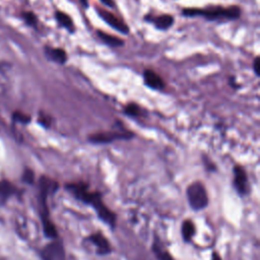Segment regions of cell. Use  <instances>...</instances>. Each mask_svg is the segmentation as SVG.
Here are the masks:
<instances>
[{
    "label": "cell",
    "mask_w": 260,
    "mask_h": 260,
    "mask_svg": "<svg viewBox=\"0 0 260 260\" xmlns=\"http://www.w3.org/2000/svg\"><path fill=\"white\" fill-rule=\"evenodd\" d=\"M80 1L84 7L87 8L89 6V0H80Z\"/></svg>",
    "instance_id": "22"
},
{
    "label": "cell",
    "mask_w": 260,
    "mask_h": 260,
    "mask_svg": "<svg viewBox=\"0 0 260 260\" xmlns=\"http://www.w3.org/2000/svg\"><path fill=\"white\" fill-rule=\"evenodd\" d=\"M55 18H56L57 22L61 25V27H63L64 29H66L70 33H74V31H75L74 23L72 21V18L67 13L58 10V11L55 12Z\"/></svg>",
    "instance_id": "11"
},
{
    "label": "cell",
    "mask_w": 260,
    "mask_h": 260,
    "mask_svg": "<svg viewBox=\"0 0 260 260\" xmlns=\"http://www.w3.org/2000/svg\"><path fill=\"white\" fill-rule=\"evenodd\" d=\"M91 240L94 244L98 247L101 253H109L110 252V245L106 238H104L101 234H95L91 237Z\"/></svg>",
    "instance_id": "12"
},
{
    "label": "cell",
    "mask_w": 260,
    "mask_h": 260,
    "mask_svg": "<svg viewBox=\"0 0 260 260\" xmlns=\"http://www.w3.org/2000/svg\"><path fill=\"white\" fill-rule=\"evenodd\" d=\"M187 197L192 209L197 211L204 209L209 202L205 187L200 182H194L188 187Z\"/></svg>",
    "instance_id": "2"
},
{
    "label": "cell",
    "mask_w": 260,
    "mask_h": 260,
    "mask_svg": "<svg viewBox=\"0 0 260 260\" xmlns=\"http://www.w3.org/2000/svg\"><path fill=\"white\" fill-rule=\"evenodd\" d=\"M158 30L167 31L174 24V17L170 14H161L150 19Z\"/></svg>",
    "instance_id": "9"
},
{
    "label": "cell",
    "mask_w": 260,
    "mask_h": 260,
    "mask_svg": "<svg viewBox=\"0 0 260 260\" xmlns=\"http://www.w3.org/2000/svg\"><path fill=\"white\" fill-rule=\"evenodd\" d=\"M153 252L159 260H173L172 256L158 244H153Z\"/></svg>",
    "instance_id": "16"
},
{
    "label": "cell",
    "mask_w": 260,
    "mask_h": 260,
    "mask_svg": "<svg viewBox=\"0 0 260 260\" xmlns=\"http://www.w3.org/2000/svg\"><path fill=\"white\" fill-rule=\"evenodd\" d=\"M23 18L29 25H36L38 22L37 16L33 12H24L23 13Z\"/></svg>",
    "instance_id": "17"
},
{
    "label": "cell",
    "mask_w": 260,
    "mask_h": 260,
    "mask_svg": "<svg viewBox=\"0 0 260 260\" xmlns=\"http://www.w3.org/2000/svg\"><path fill=\"white\" fill-rule=\"evenodd\" d=\"M96 10H97V13L99 14V16L107 24H109L111 28L115 29L116 31H118L119 33L124 34V35H127L129 33L128 25L123 20L118 18L115 14H113L112 12H110L108 10L103 9V8H96Z\"/></svg>",
    "instance_id": "4"
},
{
    "label": "cell",
    "mask_w": 260,
    "mask_h": 260,
    "mask_svg": "<svg viewBox=\"0 0 260 260\" xmlns=\"http://www.w3.org/2000/svg\"><path fill=\"white\" fill-rule=\"evenodd\" d=\"M253 70L256 74V76H260V58L257 56L253 61Z\"/></svg>",
    "instance_id": "19"
},
{
    "label": "cell",
    "mask_w": 260,
    "mask_h": 260,
    "mask_svg": "<svg viewBox=\"0 0 260 260\" xmlns=\"http://www.w3.org/2000/svg\"><path fill=\"white\" fill-rule=\"evenodd\" d=\"M40 122L42 125L46 126V127H50V118L49 117H45V116H41L40 117Z\"/></svg>",
    "instance_id": "20"
},
{
    "label": "cell",
    "mask_w": 260,
    "mask_h": 260,
    "mask_svg": "<svg viewBox=\"0 0 260 260\" xmlns=\"http://www.w3.org/2000/svg\"><path fill=\"white\" fill-rule=\"evenodd\" d=\"M46 55L48 58L52 61H54L59 64H65L67 62V53L61 49V48H52V47H46L45 49Z\"/></svg>",
    "instance_id": "8"
},
{
    "label": "cell",
    "mask_w": 260,
    "mask_h": 260,
    "mask_svg": "<svg viewBox=\"0 0 260 260\" xmlns=\"http://www.w3.org/2000/svg\"><path fill=\"white\" fill-rule=\"evenodd\" d=\"M13 118H14V120H16V121H18L20 123H29L31 121V117L30 116L25 115L23 113H20V112H15L13 114Z\"/></svg>",
    "instance_id": "18"
},
{
    "label": "cell",
    "mask_w": 260,
    "mask_h": 260,
    "mask_svg": "<svg viewBox=\"0 0 260 260\" xmlns=\"http://www.w3.org/2000/svg\"><path fill=\"white\" fill-rule=\"evenodd\" d=\"M143 82L147 88L155 91H162L166 87L162 77L151 69H145L143 71Z\"/></svg>",
    "instance_id": "5"
},
{
    "label": "cell",
    "mask_w": 260,
    "mask_h": 260,
    "mask_svg": "<svg viewBox=\"0 0 260 260\" xmlns=\"http://www.w3.org/2000/svg\"><path fill=\"white\" fill-rule=\"evenodd\" d=\"M241 8L238 5H231L224 7L221 5H210L204 8H184L182 14L188 17L202 16L207 20H234L241 16Z\"/></svg>",
    "instance_id": "1"
},
{
    "label": "cell",
    "mask_w": 260,
    "mask_h": 260,
    "mask_svg": "<svg viewBox=\"0 0 260 260\" xmlns=\"http://www.w3.org/2000/svg\"><path fill=\"white\" fill-rule=\"evenodd\" d=\"M214 260H221V258H220L217 254H215V255H214Z\"/></svg>",
    "instance_id": "23"
},
{
    "label": "cell",
    "mask_w": 260,
    "mask_h": 260,
    "mask_svg": "<svg viewBox=\"0 0 260 260\" xmlns=\"http://www.w3.org/2000/svg\"><path fill=\"white\" fill-rule=\"evenodd\" d=\"M100 1H101L103 4H105L106 6H109V7H113V6H114V1H113V0H100Z\"/></svg>",
    "instance_id": "21"
},
{
    "label": "cell",
    "mask_w": 260,
    "mask_h": 260,
    "mask_svg": "<svg viewBox=\"0 0 260 260\" xmlns=\"http://www.w3.org/2000/svg\"><path fill=\"white\" fill-rule=\"evenodd\" d=\"M134 136V133L130 131H106V132H98L89 136V141L92 143H111L115 140H126Z\"/></svg>",
    "instance_id": "3"
},
{
    "label": "cell",
    "mask_w": 260,
    "mask_h": 260,
    "mask_svg": "<svg viewBox=\"0 0 260 260\" xmlns=\"http://www.w3.org/2000/svg\"><path fill=\"white\" fill-rule=\"evenodd\" d=\"M47 255L49 260H63L64 258L63 249L59 244H54L48 247Z\"/></svg>",
    "instance_id": "13"
},
{
    "label": "cell",
    "mask_w": 260,
    "mask_h": 260,
    "mask_svg": "<svg viewBox=\"0 0 260 260\" xmlns=\"http://www.w3.org/2000/svg\"><path fill=\"white\" fill-rule=\"evenodd\" d=\"M123 112L125 115H127L129 117H137L140 115L141 110H140L139 106L136 105V104L130 103V104H128V105L125 106Z\"/></svg>",
    "instance_id": "15"
},
{
    "label": "cell",
    "mask_w": 260,
    "mask_h": 260,
    "mask_svg": "<svg viewBox=\"0 0 260 260\" xmlns=\"http://www.w3.org/2000/svg\"><path fill=\"white\" fill-rule=\"evenodd\" d=\"M234 175H235L234 182H235V186L237 190L241 194H245L248 190V180L245 170L240 166H236L234 168Z\"/></svg>",
    "instance_id": "7"
},
{
    "label": "cell",
    "mask_w": 260,
    "mask_h": 260,
    "mask_svg": "<svg viewBox=\"0 0 260 260\" xmlns=\"http://www.w3.org/2000/svg\"><path fill=\"white\" fill-rule=\"evenodd\" d=\"M95 206V209L97 210V213L99 214L100 218H102L104 221L107 222L110 225H114L115 223V216L107 209V207L103 204L100 196L98 194H94L93 198L90 202Z\"/></svg>",
    "instance_id": "6"
},
{
    "label": "cell",
    "mask_w": 260,
    "mask_h": 260,
    "mask_svg": "<svg viewBox=\"0 0 260 260\" xmlns=\"http://www.w3.org/2000/svg\"><path fill=\"white\" fill-rule=\"evenodd\" d=\"M97 35H98L99 39L102 42L107 44L110 47H122L124 45V43H125L124 40H122V39H120L118 37L112 36L110 34H107V33L103 32V31H98Z\"/></svg>",
    "instance_id": "10"
},
{
    "label": "cell",
    "mask_w": 260,
    "mask_h": 260,
    "mask_svg": "<svg viewBox=\"0 0 260 260\" xmlns=\"http://www.w3.org/2000/svg\"><path fill=\"white\" fill-rule=\"evenodd\" d=\"M194 232L195 229L192 222L190 221L184 222L183 226H182V234H183V237L186 241H189L192 238V236L194 235Z\"/></svg>",
    "instance_id": "14"
}]
</instances>
